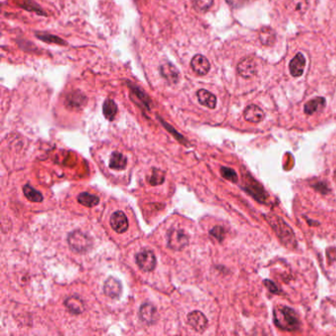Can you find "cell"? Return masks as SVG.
<instances>
[{
    "label": "cell",
    "mask_w": 336,
    "mask_h": 336,
    "mask_svg": "<svg viewBox=\"0 0 336 336\" xmlns=\"http://www.w3.org/2000/svg\"><path fill=\"white\" fill-rule=\"evenodd\" d=\"M245 188L248 192L251 193V195H252L259 202H264L267 198L266 191L257 181L252 179V177L251 176L245 179Z\"/></svg>",
    "instance_id": "8992f818"
},
{
    "label": "cell",
    "mask_w": 336,
    "mask_h": 336,
    "mask_svg": "<svg viewBox=\"0 0 336 336\" xmlns=\"http://www.w3.org/2000/svg\"><path fill=\"white\" fill-rule=\"evenodd\" d=\"M190 65H191V68L193 69V71L199 76L207 74V72L210 69V63H209L208 59L201 54L194 55L193 58L191 59Z\"/></svg>",
    "instance_id": "30bf717a"
},
{
    "label": "cell",
    "mask_w": 336,
    "mask_h": 336,
    "mask_svg": "<svg viewBox=\"0 0 336 336\" xmlns=\"http://www.w3.org/2000/svg\"><path fill=\"white\" fill-rule=\"evenodd\" d=\"M123 285L115 277H109L104 284V293L111 299H118L122 295Z\"/></svg>",
    "instance_id": "ba28073f"
},
{
    "label": "cell",
    "mask_w": 336,
    "mask_h": 336,
    "mask_svg": "<svg viewBox=\"0 0 336 336\" xmlns=\"http://www.w3.org/2000/svg\"><path fill=\"white\" fill-rule=\"evenodd\" d=\"M306 59L302 53H298L290 62L289 69L294 77H299L303 74L305 68Z\"/></svg>",
    "instance_id": "9a60e30c"
},
{
    "label": "cell",
    "mask_w": 336,
    "mask_h": 336,
    "mask_svg": "<svg viewBox=\"0 0 336 336\" xmlns=\"http://www.w3.org/2000/svg\"><path fill=\"white\" fill-rule=\"evenodd\" d=\"M126 164H127V159L123 153L117 152V151L112 153L111 159H110V165H109L112 169H118V170L124 169L126 167Z\"/></svg>",
    "instance_id": "d6986e66"
},
{
    "label": "cell",
    "mask_w": 336,
    "mask_h": 336,
    "mask_svg": "<svg viewBox=\"0 0 336 336\" xmlns=\"http://www.w3.org/2000/svg\"><path fill=\"white\" fill-rule=\"evenodd\" d=\"M103 113L107 120L114 121L118 114V106L114 100L108 99L103 105Z\"/></svg>",
    "instance_id": "7402d4cb"
},
{
    "label": "cell",
    "mask_w": 336,
    "mask_h": 336,
    "mask_svg": "<svg viewBox=\"0 0 336 336\" xmlns=\"http://www.w3.org/2000/svg\"><path fill=\"white\" fill-rule=\"evenodd\" d=\"M196 95H197V99H198L199 103L202 106H205L209 109H215L216 104H217V99L212 93H210L207 90L200 89V90L197 91Z\"/></svg>",
    "instance_id": "e0dca14e"
},
{
    "label": "cell",
    "mask_w": 336,
    "mask_h": 336,
    "mask_svg": "<svg viewBox=\"0 0 336 336\" xmlns=\"http://www.w3.org/2000/svg\"><path fill=\"white\" fill-rule=\"evenodd\" d=\"M36 36L41 39L42 42H49V43H57V44H65V42H63V40L59 39L56 36H52L50 34H36Z\"/></svg>",
    "instance_id": "4316f807"
},
{
    "label": "cell",
    "mask_w": 336,
    "mask_h": 336,
    "mask_svg": "<svg viewBox=\"0 0 336 336\" xmlns=\"http://www.w3.org/2000/svg\"><path fill=\"white\" fill-rule=\"evenodd\" d=\"M210 235L216 238L219 242H222L225 237V230L221 226H216L210 230Z\"/></svg>",
    "instance_id": "f546056e"
},
{
    "label": "cell",
    "mask_w": 336,
    "mask_h": 336,
    "mask_svg": "<svg viewBox=\"0 0 336 336\" xmlns=\"http://www.w3.org/2000/svg\"><path fill=\"white\" fill-rule=\"evenodd\" d=\"M64 305H65L66 309L74 315H80L85 310V306H84L83 301L79 297H76V296H72V297L67 298L64 302Z\"/></svg>",
    "instance_id": "2e32d148"
},
{
    "label": "cell",
    "mask_w": 336,
    "mask_h": 336,
    "mask_svg": "<svg viewBox=\"0 0 336 336\" xmlns=\"http://www.w3.org/2000/svg\"><path fill=\"white\" fill-rule=\"evenodd\" d=\"M238 72L244 78H251L256 72V65L252 58H244L238 65Z\"/></svg>",
    "instance_id": "7c38bea8"
},
{
    "label": "cell",
    "mask_w": 336,
    "mask_h": 336,
    "mask_svg": "<svg viewBox=\"0 0 336 336\" xmlns=\"http://www.w3.org/2000/svg\"><path fill=\"white\" fill-rule=\"evenodd\" d=\"M221 174L224 178L233 181V182H237L238 181V174L237 172L233 169V168H227V167H222L221 168Z\"/></svg>",
    "instance_id": "83f0119b"
},
{
    "label": "cell",
    "mask_w": 336,
    "mask_h": 336,
    "mask_svg": "<svg viewBox=\"0 0 336 336\" xmlns=\"http://www.w3.org/2000/svg\"><path fill=\"white\" fill-rule=\"evenodd\" d=\"M193 3L198 11H206L212 6L213 0H193Z\"/></svg>",
    "instance_id": "f1b7e54d"
},
{
    "label": "cell",
    "mask_w": 336,
    "mask_h": 336,
    "mask_svg": "<svg viewBox=\"0 0 336 336\" xmlns=\"http://www.w3.org/2000/svg\"><path fill=\"white\" fill-rule=\"evenodd\" d=\"M161 74L169 83H176L179 78L178 70L170 63H166L161 66Z\"/></svg>",
    "instance_id": "ac0fdd59"
},
{
    "label": "cell",
    "mask_w": 336,
    "mask_h": 336,
    "mask_svg": "<svg viewBox=\"0 0 336 336\" xmlns=\"http://www.w3.org/2000/svg\"><path fill=\"white\" fill-rule=\"evenodd\" d=\"M77 200L80 204H82L86 207H95L100 202L99 196H97L95 194H91L89 192L80 193L77 197Z\"/></svg>",
    "instance_id": "44dd1931"
},
{
    "label": "cell",
    "mask_w": 336,
    "mask_h": 336,
    "mask_svg": "<svg viewBox=\"0 0 336 336\" xmlns=\"http://www.w3.org/2000/svg\"><path fill=\"white\" fill-rule=\"evenodd\" d=\"M127 84L130 86V89H131V91L140 99V101L142 102V104L149 110L150 109V104H151V100L147 97V95L143 92V91H141L138 87H136L135 85H132L131 83H129V82H127Z\"/></svg>",
    "instance_id": "d4e9b609"
},
{
    "label": "cell",
    "mask_w": 336,
    "mask_h": 336,
    "mask_svg": "<svg viewBox=\"0 0 336 336\" xmlns=\"http://www.w3.org/2000/svg\"><path fill=\"white\" fill-rule=\"evenodd\" d=\"M248 0H227L228 4H230L233 7H241L245 3H247Z\"/></svg>",
    "instance_id": "1f68e13d"
},
{
    "label": "cell",
    "mask_w": 336,
    "mask_h": 336,
    "mask_svg": "<svg viewBox=\"0 0 336 336\" xmlns=\"http://www.w3.org/2000/svg\"><path fill=\"white\" fill-rule=\"evenodd\" d=\"M111 227L119 234H123L128 229V220L123 211H116L111 216Z\"/></svg>",
    "instance_id": "9c48e42d"
},
{
    "label": "cell",
    "mask_w": 336,
    "mask_h": 336,
    "mask_svg": "<svg viewBox=\"0 0 336 336\" xmlns=\"http://www.w3.org/2000/svg\"><path fill=\"white\" fill-rule=\"evenodd\" d=\"M139 318L141 322L146 325H152L157 320V311L156 308L151 304H143L139 311Z\"/></svg>",
    "instance_id": "8fae6325"
},
{
    "label": "cell",
    "mask_w": 336,
    "mask_h": 336,
    "mask_svg": "<svg viewBox=\"0 0 336 336\" xmlns=\"http://www.w3.org/2000/svg\"><path fill=\"white\" fill-rule=\"evenodd\" d=\"M188 245V237L180 229H171L168 233V247L173 251H180Z\"/></svg>",
    "instance_id": "5b68a950"
},
{
    "label": "cell",
    "mask_w": 336,
    "mask_h": 336,
    "mask_svg": "<svg viewBox=\"0 0 336 336\" xmlns=\"http://www.w3.org/2000/svg\"><path fill=\"white\" fill-rule=\"evenodd\" d=\"M325 106H326L325 98H322V97L315 98L314 100L308 102L305 105V113L307 115H313L317 112L322 111L325 108Z\"/></svg>",
    "instance_id": "ffe728a7"
},
{
    "label": "cell",
    "mask_w": 336,
    "mask_h": 336,
    "mask_svg": "<svg viewBox=\"0 0 336 336\" xmlns=\"http://www.w3.org/2000/svg\"><path fill=\"white\" fill-rule=\"evenodd\" d=\"M86 102V96L80 91H74L70 93L66 98V106L72 110H79L83 108Z\"/></svg>",
    "instance_id": "4fadbf2b"
},
{
    "label": "cell",
    "mask_w": 336,
    "mask_h": 336,
    "mask_svg": "<svg viewBox=\"0 0 336 336\" xmlns=\"http://www.w3.org/2000/svg\"><path fill=\"white\" fill-rule=\"evenodd\" d=\"M275 325L284 331L295 332L300 327L299 318L291 308L280 306L274 310Z\"/></svg>",
    "instance_id": "6da1fadb"
},
{
    "label": "cell",
    "mask_w": 336,
    "mask_h": 336,
    "mask_svg": "<svg viewBox=\"0 0 336 336\" xmlns=\"http://www.w3.org/2000/svg\"><path fill=\"white\" fill-rule=\"evenodd\" d=\"M264 285L269 289V291L270 292H272V293H275V294H277V293H279V289H278V287L272 282V281H270V280H265L264 281Z\"/></svg>",
    "instance_id": "4dcf8cb0"
},
{
    "label": "cell",
    "mask_w": 336,
    "mask_h": 336,
    "mask_svg": "<svg viewBox=\"0 0 336 336\" xmlns=\"http://www.w3.org/2000/svg\"><path fill=\"white\" fill-rule=\"evenodd\" d=\"M165 180V172L162 169L159 168H153L152 170V174L150 176V178L148 179V181L150 182V184L152 185H158L163 183Z\"/></svg>",
    "instance_id": "484cf974"
},
{
    "label": "cell",
    "mask_w": 336,
    "mask_h": 336,
    "mask_svg": "<svg viewBox=\"0 0 336 336\" xmlns=\"http://www.w3.org/2000/svg\"><path fill=\"white\" fill-rule=\"evenodd\" d=\"M267 221L269 222L271 227L274 229V231L277 233L280 240L287 247L295 248L296 240H295L294 233L292 229L283 220L272 215V216H267Z\"/></svg>",
    "instance_id": "7a4b0ae2"
},
{
    "label": "cell",
    "mask_w": 336,
    "mask_h": 336,
    "mask_svg": "<svg viewBox=\"0 0 336 336\" xmlns=\"http://www.w3.org/2000/svg\"><path fill=\"white\" fill-rule=\"evenodd\" d=\"M244 117L246 121L252 123V124H257V123H260L264 119V113L259 107L255 105H251L245 110Z\"/></svg>",
    "instance_id": "5bb4252c"
},
{
    "label": "cell",
    "mask_w": 336,
    "mask_h": 336,
    "mask_svg": "<svg viewBox=\"0 0 336 336\" xmlns=\"http://www.w3.org/2000/svg\"><path fill=\"white\" fill-rule=\"evenodd\" d=\"M276 34L274 30L269 27H263L259 31V40L264 45H271L275 41Z\"/></svg>",
    "instance_id": "603a6c76"
},
{
    "label": "cell",
    "mask_w": 336,
    "mask_h": 336,
    "mask_svg": "<svg viewBox=\"0 0 336 336\" xmlns=\"http://www.w3.org/2000/svg\"><path fill=\"white\" fill-rule=\"evenodd\" d=\"M67 242L72 251L80 253L87 252L93 247V241L90 236L81 231H74L70 233L67 238Z\"/></svg>",
    "instance_id": "3957f363"
},
{
    "label": "cell",
    "mask_w": 336,
    "mask_h": 336,
    "mask_svg": "<svg viewBox=\"0 0 336 336\" xmlns=\"http://www.w3.org/2000/svg\"><path fill=\"white\" fill-rule=\"evenodd\" d=\"M23 192L26 198L32 202H42L43 200L42 194L30 184H26L23 187Z\"/></svg>",
    "instance_id": "cb8c5ba5"
},
{
    "label": "cell",
    "mask_w": 336,
    "mask_h": 336,
    "mask_svg": "<svg viewBox=\"0 0 336 336\" xmlns=\"http://www.w3.org/2000/svg\"><path fill=\"white\" fill-rule=\"evenodd\" d=\"M135 261L138 267L144 272H151L155 269L157 259L151 250H143L135 256Z\"/></svg>",
    "instance_id": "277c9868"
},
{
    "label": "cell",
    "mask_w": 336,
    "mask_h": 336,
    "mask_svg": "<svg viewBox=\"0 0 336 336\" xmlns=\"http://www.w3.org/2000/svg\"><path fill=\"white\" fill-rule=\"evenodd\" d=\"M187 324L197 333H203L208 326L206 317L199 311H193L187 316Z\"/></svg>",
    "instance_id": "52a82bcc"
}]
</instances>
